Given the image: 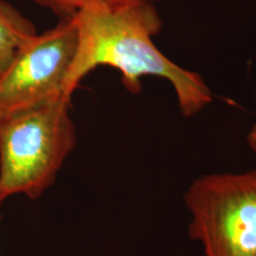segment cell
<instances>
[{
  "label": "cell",
  "instance_id": "obj_1",
  "mask_svg": "<svg viewBox=\"0 0 256 256\" xmlns=\"http://www.w3.org/2000/svg\"><path fill=\"white\" fill-rule=\"evenodd\" d=\"M75 17L78 48L64 82V96L72 98L86 76L98 66L119 70L124 87L142 92V78L170 82L185 118H192L212 102V92L200 74L179 66L156 46L153 37L162 20L153 2L120 10L87 8Z\"/></svg>",
  "mask_w": 256,
  "mask_h": 256
},
{
  "label": "cell",
  "instance_id": "obj_2",
  "mask_svg": "<svg viewBox=\"0 0 256 256\" xmlns=\"http://www.w3.org/2000/svg\"><path fill=\"white\" fill-rule=\"evenodd\" d=\"M72 100L49 104L0 119V198L23 194L37 200L55 183L78 142Z\"/></svg>",
  "mask_w": 256,
  "mask_h": 256
},
{
  "label": "cell",
  "instance_id": "obj_3",
  "mask_svg": "<svg viewBox=\"0 0 256 256\" xmlns=\"http://www.w3.org/2000/svg\"><path fill=\"white\" fill-rule=\"evenodd\" d=\"M184 203L203 256H256V170L202 176Z\"/></svg>",
  "mask_w": 256,
  "mask_h": 256
},
{
  "label": "cell",
  "instance_id": "obj_4",
  "mask_svg": "<svg viewBox=\"0 0 256 256\" xmlns=\"http://www.w3.org/2000/svg\"><path fill=\"white\" fill-rule=\"evenodd\" d=\"M76 48L78 26L69 17L19 50L0 75V119L66 98L64 82Z\"/></svg>",
  "mask_w": 256,
  "mask_h": 256
},
{
  "label": "cell",
  "instance_id": "obj_5",
  "mask_svg": "<svg viewBox=\"0 0 256 256\" xmlns=\"http://www.w3.org/2000/svg\"><path fill=\"white\" fill-rule=\"evenodd\" d=\"M30 19L14 5L0 0V75L8 68L16 54L37 36Z\"/></svg>",
  "mask_w": 256,
  "mask_h": 256
},
{
  "label": "cell",
  "instance_id": "obj_6",
  "mask_svg": "<svg viewBox=\"0 0 256 256\" xmlns=\"http://www.w3.org/2000/svg\"><path fill=\"white\" fill-rule=\"evenodd\" d=\"M34 4L50 10L60 18L74 17L87 8H104V10H120L130 6L153 2L158 0H28Z\"/></svg>",
  "mask_w": 256,
  "mask_h": 256
},
{
  "label": "cell",
  "instance_id": "obj_7",
  "mask_svg": "<svg viewBox=\"0 0 256 256\" xmlns=\"http://www.w3.org/2000/svg\"><path fill=\"white\" fill-rule=\"evenodd\" d=\"M247 142H248L249 148H250L254 153H256V120L250 130H249L248 136H247Z\"/></svg>",
  "mask_w": 256,
  "mask_h": 256
},
{
  "label": "cell",
  "instance_id": "obj_8",
  "mask_svg": "<svg viewBox=\"0 0 256 256\" xmlns=\"http://www.w3.org/2000/svg\"><path fill=\"white\" fill-rule=\"evenodd\" d=\"M2 202H4V200H2V198H0V222H2Z\"/></svg>",
  "mask_w": 256,
  "mask_h": 256
}]
</instances>
